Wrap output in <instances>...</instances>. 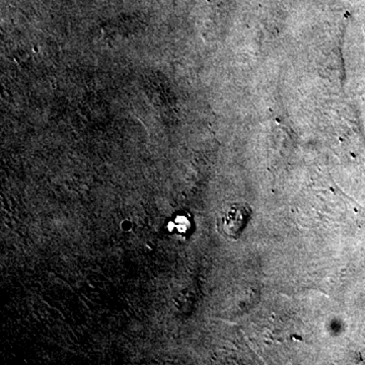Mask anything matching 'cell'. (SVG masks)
I'll use <instances>...</instances> for the list:
<instances>
[{
  "label": "cell",
  "instance_id": "7a4b0ae2",
  "mask_svg": "<svg viewBox=\"0 0 365 365\" xmlns=\"http://www.w3.org/2000/svg\"><path fill=\"white\" fill-rule=\"evenodd\" d=\"M174 227L176 228L178 234L185 235L188 232L191 222L186 215H178L174 222Z\"/></svg>",
  "mask_w": 365,
  "mask_h": 365
},
{
  "label": "cell",
  "instance_id": "6da1fadb",
  "mask_svg": "<svg viewBox=\"0 0 365 365\" xmlns=\"http://www.w3.org/2000/svg\"><path fill=\"white\" fill-rule=\"evenodd\" d=\"M252 215L250 206L235 204L230 206L222 216L220 222V230L230 239H239L245 228L248 225Z\"/></svg>",
  "mask_w": 365,
  "mask_h": 365
}]
</instances>
